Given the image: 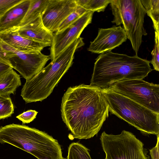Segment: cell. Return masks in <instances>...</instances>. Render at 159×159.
Segmentation results:
<instances>
[{"mask_svg": "<svg viewBox=\"0 0 159 159\" xmlns=\"http://www.w3.org/2000/svg\"><path fill=\"white\" fill-rule=\"evenodd\" d=\"M157 136V142L156 146L149 150L150 154L152 159H159V135Z\"/></svg>", "mask_w": 159, "mask_h": 159, "instance_id": "cell-25", "label": "cell"}, {"mask_svg": "<svg viewBox=\"0 0 159 159\" xmlns=\"http://www.w3.org/2000/svg\"><path fill=\"white\" fill-rule=\"evenodd\" d=\"M12 69L11 66L0 62V76Z\"/></svg>", "mask_w": 159, "mask_h": 159, "instance_id": "cell-26", "label": "cell"}, {"mask_svg": "<svg viewBox=\"0 0 159 159\" xmlns=\"http://www.w3.org/2000/svg\"><path fill=\"white\" fill-rule=\"evenodd\" d=\"M22 0H0V17L9 9Z\"/></svg>", "mask_w": 159, "mask_h": 159, "instance_id": "cell-24", "label": "cell"}, {"mask_svg": "<svg viewBox=\"0 0 159 159\" xmlns=\"http://www.w3.org/2000/svg\"><path fill=\"white\" fill-rule=\"evenodd\" d=\"M38 113V112L35 110H28L17 116L16 117L23 124L29 123L36 118Z\"/></svg>", "mask_w": 159, "mask_h": 159, "instance_id": "cell-23", "label": "cell"}, {"mask_svg": "<svg viewBox=\"0 0 159 159\" xmlns=\"http://www.w3.org/2000/svg\"><path fill=\"white\" fill-rule=\"evenodd\" d=\"M77 6L75 0H49L41 16L44 25L52 33L57 32L61 22Z\"/></svg>", "mask_w": 159, "mask_h": 159, "instance_id": "cell-11", "label": "cell"}, {"mask_svg": "<svg viewBox=\"0 0 159 159\" xmlns=\"http://www.w3.org/2000/svg\"><path fill=\"white\" fill-rule=\"evenodd\" d=\"M31 0H22L9 9L0 17V32L18 27L30 7Z\"/></svg>", "mask_w": 159, "mask_h": 159, "instance_id": "cell-14", "label": "cell"}, {"mask_svg": "<svg viewBox=\"0 0 159 159\" xmlns=\"http://www.w3.org/2000/svg\"><path fill=\"white\" fill-rule=\"evenodd\" d=\"M150 63L137 55L111 51L101 54L96 59L90 85L103 89L118 82L143 79L153 70Z\"/></svg>", "mask_w": 159, "mask_h": 159, "instance_id": "cell-2", "label": "cell"}, {"mask_svg": "<svg viewBox=\"0 0 159 159\" xmlns=\"http://www.w3.org/2000/svg\"><path fill=\"white\" fill-rule=\"evenodd\" d=\"M19 34L26 39L51 46L53 34L44 25L41 16L22 26L18 28Z\"/></svg>", "mask_w": 159, "mask_h": 159, "instance_id": "cell-13", "label": "cell"}, {"mask_svg": "<svg viewBox=\"0 0 159 159\" xmlns=\"http://www.w3.org/2000/svg\"><path fill=\"white\" fill-rule=\"evenodd\" d=\"M112 0H86L83 7L87 11L94 12L104 11Z\"/></svg>", "mask_w": 159, "mask_h": 159, "instance_id": "cell-21", "label": "cell"}, {"mask_svg": "<svg viewBox=\"0 0 159 159\" xmlns=\"http://www.w3.org/2000/svg\"><path fill=\"white\" fill-rule=\"evenodd\" d=\"M18 27L0 32L1 40L14 49L23 52H41L44 48L48 46L22 37L18 32Z\"/></svg>", "mask_w": 159, "mask_h": 159, "instance_id": "cell-12", "label": "cell"}, {"mask_svg": "<svg viewBox=\"0 0 159 159\" xmlns=\"http://www.w3.org/2000/svg\"><path fill=\"white\" fill-rule=\"evenodd\" d=\"M93 13L87 11L66 28L53 34L50 48L51 61L55 60L68 46L80 37L84 28L91 23Z\"/></svg>", "mask_w": 159, "mask_h": 159, "instance_id": "cell-9", "label": "cell"}, {"mask_svg": "<svg viewBox=\"0 0 159 159\" xmlns=\"http://www.w3.org/2000/svg\"><path fill=\"white\" fill-rule=\"evenodd\" d=\"M155 45L153 50L151 52L152 60L150 61L154 69L159 71V34L155 32Z\"/></svg>", "mask_w": 159, "mask_h": 159, "instance_id": "cell-22", "label": "cell"}, {"mask_svg": "<svg viewBox=\"0 0 159 159\" xmlns=\"http://www.w3.org/2000/svg\"><path fill=\"white\" fill-rule=\"evenodd\" d=\"M146 14L152 20L155 32L159 34V0H140Z\"/></svg>", "mask_w": 159, "mask_h": 159, "instance_id": "cell-17", "label": "cell"}, {"mask_svg": "<svg viewBox=\"0 0 159 159\" xmlns=\"http://www.w3.org/2000/svg\"><path fill=\"white\" fill-rule=\"evenodd\" d=\"M48 1L49 0H31L29 9L19 27L26 25L41 16Z\"/></svg>", "mask_w": 159, "mask_h": 159, "instance_id": "cell-16", "label": "cell"}, {"mask_svg": "<svg viewBox=\"0 0 159 159\" xmlns=\"http://www.w3.org/2000/svg\"><path fill=\"white\" fill-rule=\"evenodd\" d=\"M87 11L84 8L77 6V8L70 13L59 25L57 31H60L71 24Z\"/></svg>", "mask_w": 159, "mask_h": 159, "instance_id": "cell-20", "label": "cell"}, {"mask_svg": "<svg viewBox=\"0 0 159 159\" xmlns=\"http://www.w3.org/2000/svg\"><path fill=\"white\" fill-rule=\"evenodd\" d=\"M84 45L83 38L80 37L55 60L30 79L26 80L20 95L25 102L42 101L49 96L72 65L76 50Z\"/></svg>", "mask_w": 159, "mask_h": 159, "instance_id": "cell-3", "label": "cell"}, {"mask_svg": "<svg viewBox=\"0 0 159 159\" xmlns=\"http://www.w3.org/2000/svg\"><path fill=\"white\" fill-rule=\"evenodd\" d=\"M5 57L12 68L17 71L26 80L39 72L50 59V55L41 52H23L11 48L1 40Z\"/></svg>", "mask_w": 159, "mask_h": 159, "instance_id": "cell-8", "label": "cell"}, {"mask_svg": "<svg viewBox=\"0 0 159 159\" xmlns=\"http://www.w3.org/2000/svg\"><path fill=\"white\" fill-rule=\"evenodd\" d=\"M113 19L112 23L123 25L127 39L137 55L143 35L147 34L144 26L146 14L140 0H112L110 3Z\"/></svg>", "mask_w": 159, "mask_h": 159, "instance_id": "cell-5", "label": "cell"}, {"mask_svg": "<svg viewBox=\"0 0 159 159\" xmlns=\"http://www.w3.org/2000/svg\"><path fill=\"white\" fill-rule=\"evenodd\" d=\"M100 140L105 159H150L143 143L129 131L123 130L118 135L103 131Z\"/></svg>", "mask_w": 159, "mask_h": 159, "instance_id": "cell-6", "label": "cell"}, {"mask_svg": "<svg viewBox=\"0 0 159 159\" xmlns=\"http://www.w3.org/2000/svg\"><path fill=\"white\" fill-rule=\"evenodd\" d=\"M127 39L124 29L120 26L99 29L98 35L91 42L87 50L92 53L102 54L111 52Z\"/></svg>", "mask_w": 159, "mask_h": 159, "instance_id": "cell-10", "label": "cell"}, {"mask_svg": "<svg viewBox=\"0 0 159 159\" xmlns=\"http://www.w3.org/2000/svg\"><path fill=\"white\" fill-rule=\"evenodd\" d=\"M14 111L13 104L10 96H0V120L10 117Z\"/></svg>", "mask_w": 159, "mask_h": 159, "instance_id": "cell-19", "label": "cell"}, {"mask_svg": "<svg viewBox=\"0 0 159 159\" xmlns=\"http://www.w3.org/2000/svg\"><path fill=\"white\" fill-rule=\"evenodd\" d=\"M21 85L20 75L12 69L0 76V96H10Z\"/></svg>", "mask_w": 159, "mask_h": 159, "instance_id": "cell-15", "label": "cell"}, {"mask_svg": "<svg viewBox=\"0 0 159 159\" xmlns=\"http://www.w3.org/2000/svg\"><path fill=\"white\" fill-rule=\"evenodd\" d=\"M109 111L144 134L159 135V113L108 88L101 89Z\"/></svg>", "mask_w": 159, "mask_h": 159, "instance_id": "cell-4", "label": "cell"}, {"mask_svg": "<svg viewBox=\"0 0 159 159\" xmlns=\"http://www.w3.org/2000/svg\"><path fill=\"white\" fill-rule=\"evenodd\" d=\"M61 111L73 137L78 139H89L97 134L109 112L101 89L84 84L68 88L62 97Z\"/></svg>", "mask_w": 159, "mask_h": 159, "instance_id": "cell-1", "label": "cell"}, {"mask_svg": "<svg viewBox=\"0 0 159 159\" xmlns=\"http://www.w3.org/2000/svg\"><path fill=\"white\" fill-rule=\"evenodd\" d=\"M0 62L7 64L11 66L9 62L5 57V54L2 50L0 40Z\"/></svg>", "mask_w": 159, "mask_h": 159, "instance_id": "cell-27", "label": "cell"}, {"mask_svg": "<svg viewBox=\"0 0 159 159\" xmlns=\"http://www.w3.org/2000/svg\"><path fill=\"white\" fill-rule=\"evenodd\" d=\"M86 147L79 143H72L68 148L66 159H92Z\"/></svg>", "mask_w": 159, "mask_h": 159, "instance_id": "cell-18", "label": "cell"}, {"mask_svg": "<svg viewBox=\"0 0 159 159\" xmlns=\"http://www.w3.org/2000/svg\"><path fill=\"white\" fill-rule=\"evenodd\" d=\"M109 88L159 113V85L134 79L116 82Z\"/></svg>", "mask_w": 159, "mask_h": 159, "instance_id": "cell-7", "label": "cell"}]
</instances>
